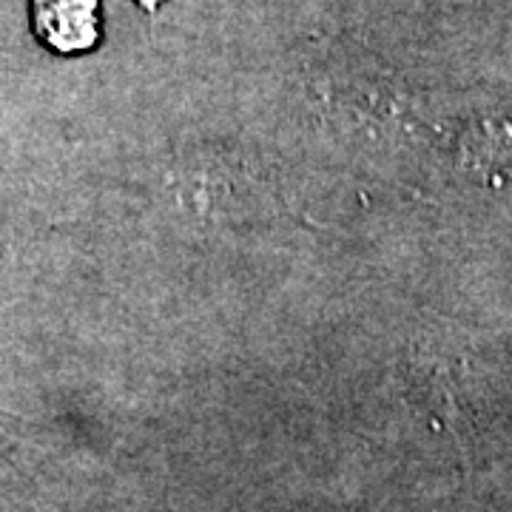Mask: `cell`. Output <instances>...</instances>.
I'll list each match as a JSON object with an SVG mask.
<instances>
[{
    "instance_id": "1",
    "label": "cell",
    "mask_w": 512,
    "mask_h": 512,
    "mask_svg": "<svg viewBox=\"0 0 512 512\" xmlns=\"http://www.w3.org/2000/svg\"><path fill=\"white\" fill-rule=\"evenodd\" d=\"M100 0H32V29L57 55L89 52L100 40Z\"/></svg>"
},
{
    "instance_id": "2",
    "label": "cell",
    "mask_w": 512,
    "mask_h": 512,
    "mask_svg": "<svg viewBox=\"0 0 512 512\" xmlns=\"http://www.w3.org/2000/svg\"><path fill=\"white\" fill-rule=\"evenodd\" d=\"M140 3H143V9H148V12H154V9H157V6H160L163 0H140Z\"/></svg>"
}]
</instances>
